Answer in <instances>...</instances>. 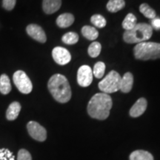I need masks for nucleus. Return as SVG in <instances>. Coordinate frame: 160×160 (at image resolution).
<instances>
[{"mask_svg": "<svg viewBox=\"0 0 160 160\" xmlns=\"http://www.w3.org/2000/svg\"><path fill=\"white\" fill-rule=\"evenodd\" d=\"M113 102L110 95L105 93H97L88 105V113L93 119L105 120L109 117Z\"/></svg>", "mask_w": 160, "mask_h": 160, "instance_id": "obj_1", "label": "nucleus"}, {"mask_svg": "<svg viewBox=\"0 0 160 160\" xmlns=\"http://www.w3.org/2000/svg\"><path fill=\"white\" fill-rule=\"evenodd\" d=\"M48 88L52 97L60 103H66L71 98V89L67 78L62 74H54L50 78Z\"/></svg>", "mask_w": 160, "mask_h": 160, "instance_id": "obj_2", "label": "nucleus"}, {"mask_svg": "<svg viewBox=\"0 0 160 160\" xmlns=\"http://www.w3.org/2000/svg\"><path fill=\"white\" fill-rule=\"evenodd\" d=\"M153 28L147 23H137L133 28L125 31L123 34V39L128 44L141 43L147 41L152 37Z\"/></svg>", "mask_w": 160, "mask_h": 160, "instance_id": "obj_3", "label": "nucleus"}, {"mask_svg": "<svg viewBox=\"0 0 160 160\" xmlns=\"http://www.w3.org/2000/svg\"><path fill=\"white\" fill-rule=\"evenodd\" d=\"M133 54L137 59L144 61L160 59V43L143 42L137 44L133 48Z\"/></svg>", "mask_w": 160, "mask_h": 160, "instance_id": "obj_4", "label": "nucleus"}, {"mask_svg": "<svg viewBox=\"0 0 160 160\" xmlns=\"http://www.w3.org/2000/svg\"><path fill=\"white\" fill-rule=\"evenodd\" d=\"M122 77L117 71H111L104 79L99 82V88L102 93H112L120 90Z\"/></svg>", "mask_w": 160, "mask_h": 160, "instance_id": "obj_5", "label": "nucleus"}, {"mask_svg": "<svg viewBox=\"0 0 160 160\" xmlns=\"http://www.w3.org/2000/svg\"><path fill=\"white\" fill-rule=\"evenodd\" d=\"M13 80L17 88L22 93L28 94L33 90L31 79L23 71H16L13 76Z\"/></svg>", "mask_w": 160, "mask_h": 160, "instance_id": "obj_6", "label": "nucleus"}, {"mask_svg": "<svg viewBox=\"0 0 160 160\" xmlns=\"http://www.w3.org/2000/svg\"><path fill=\"white\" fill-rule=\"evenodd\" d=\"M27 129L30 136L39 142H44L47 138V131L41 125L34 121H31L28 123Z\"/></svg>", "mask_w": 160, "mask_h": 160, "instance_id": "obj_7", "label": "nucleus"}, {"mask_svg": "<svg viewBox=\"0 0 160 160\" xmlns=\"http://www.w3.org/2000/svg\"><path fill=\"white\" fill-rule=\"evenodd\" d=\"M93 71L88 65H82L77 72V82L81 87H88L93 81Z\"/></svg>", "mask_w": 160, "mask_h": 160, "instance_id": "obj_8", "label": "nucleus"}, {"mask_svg": "<svg viewBox=\"0 0 160 160\" xmlns=\"http://www.w3.org/2000/svg\"><path fill=\"white\" fill-rule=\"evenodd\" d=\"M52 57L56 62L60 65H67L71 60L70 52L62 47L54 48L52 51Z\"/></svg>", "mask_w": 160, "mask_h": 160, "instance_id": "obj_9", "label": "nucleus"}, {"mask_svg": "<svg viewBox=\"0 0 160 160\" xmlns=\"http://www.w3.org/2000/svg\"><path fill=\"white\" fill-rule=\"evenodd\" d=\"M26 31L31 38L41 43H45L47 40V37L44 30L39 25L36 24H31L26 28Z\"/></svg>", "mask_w": 160, "mask_h": 160, "instance_id": "obj_10", "label": "nucleus"}, {"mask_svg": "<svg viewBox=\"0 0 160 160\" xmlns=\"http://www.w3.org/2000/svg\"><path fill=\"white\" fill-rule=\"evenodd\" d=\"M148 106V102L145 98H140L136 102L134 105L132 106L130 110V115L131 117L136 118L142 115L146 111Z\"/></svg>", "mask_w": 160, "mask_h": 160, "instance_id": "obj_11", "label": "nucleus"}, {"mask_svg": "<svg viewBox=\"0 0 160 160\" xmlns=\"http://www.w3.org/2000/svg\"><path fill=\"white\" fill-rule=\"evenodd\" d=\"M62 5V0H43L42 9L46 14H52L59 11Z\"/></svg>", "mask_w": 160, "mask_h": 160, "instance_id": "obj_12", "label": "nucleus"}, {"mask_svg": "<svg viewBox=\"0 0 160 160\" xmlns=\"http://www.w3.org/2000/svg\"><path fill=\"white\" fill-rule=\"evenodd\" d=\"M133 84V76L130 72H127L121 79L120 91L122 93H128L131 91Z\"/></svg>", "mask_w": 160, "mask_h": 160, "instance_id": "obj_13", "label": "nucleus"}, {"mask_svg": "<svg viewBox=\"0 0 160 160\" xmlns=\"http://www.w3.org/2000/svg\"><path fill=\"white\" fill-rule=\"evenodd\" d=\"M74 22V17L69 13H62L57 19V25L61 28H66L73 25Z\"/></svg>", "mask_w": 160, "mask_h": 160, "instance_id": "obj_14", "label": "nucleus"}, {"mask_svg": "<svg viewBox=\"0 0 160 160\" xmlns=\"http://www.w3.org/2000/svg\"><path fill=\"white\" fill-rule=\"evenodd\" d=\"M21 105L18 102H13L9 105L8 108L6 111V118L8 120L13 121L18 117L19 112L21 111Z\"/></svg>", "mask_w": 160, "mask_h": 160, "instance_id": "obj_15", "label": "nucleus"}, {"mask_svg": "<svg viewBox=\"0 0 160 160\" xmlns=\"http://www.w3.org/2000/svg\"><path fill=\"white\" fill-rule=\"evenodd\" d=\"M130 160H153V157L149 152L143 150H137L131 153Z\"/></svg>", "mask_w": 160, "mask_h": 160, "instance_id": "obj_16", "label": "nucleus"}, {"mask_svg": "<svg viewBox=\"0 0 160 160\" xmlns=\"http://www.w3.org/2000/svg\"><path fill=\"white\" fill-rule=\"evenodd\" d=\"M11 84L8 76L2 74L0 77V93L3 95L8 94L11 91Z\"/></svg>", "mask_w": 160, "mask_h": 160, "instance_id": "obj_17", "label": "nucleus"}, {"mask_svg": "<svg viewBox=\"0 0 160 160\" xmlns=\"http://www.w3.org/2000/svg\"><path fill=\"white\" fill-rule=\"evenodd\" d=\"M82 33L84 37L87 39L91 40V41L97 39V37H99V32L95 28L92 27V26H84L82 28Z\"/></svg>", "mask_w": 160, "mask_h": 160, "instance_id": "obj_18", "label": "nucleus"}, {"mask_svg": "<svg viewBox=\"0 0 160 160\" xmlns=\"http://www.w3.org/2000/svg\"><path fill=\"white\" fill-rule=\"evenodd\" d=\"M125 6V0H109L107 4V9L111 13H116L124 8Z\"/></svg>", "mask_w": 160, "mask_h": 160, "instance_id": "obj_19", "label": "nucleus"}, {"mask_svg": "<svg viewBox=\"0 0 160 160\" xmlns=\"http://www.w3.org/2000/svg\"><path fill=\"white\" fill-rule=\"evenodd\" d=\"M137 24V17L133 13H128L122 22V28L125 31H130L135 27Z\"/></svg>", "mask_w": 160, "mask_h": 160, "instance_id": "obj_20", "label": "nucleus"}, {"mask_svg": "<svg viewBox=\"0 0 160 160\" xmlns=\"http://www.w3.org/2000/svg\"><path fill=\"white\" fill-rule=\"evenodd\" d=\"M139 11L142 14L145 16L146 18L150 19H153L156 18V11L152 8L151 7L148 5L146 3L142 4L141 5L139 6Z\"/></svg>", "mask_w": 160, "mask_h": 160, "instance_id": "obj_21", "label": "nucleus"}, {"mask_svg": "<svg viewBox=\"0 0 160 160\" xmlns=\"http://www.w3.org/2000/svg\"><path fill=\"white\" fill-rule=\"evenodd\" d=\"M62 41L66 45H74L79 41V35L75 32H68L62 36Z\"/></svg>", "mask_w": 160, "mask_h": 160, "instance_id": "obj_22", "label": "nucleus"}, {"mask_svg": "<svg viewBox=\"0 0 160 160\" xmlns=\"http://www.w3.org/2000/svg\"><path fill=\"white\" fill-rule=\"evenodd\" d=\"M93 71V75L97 79H101L105 74V65L102 62H98L95 64Z\"/></svg>", "mask_w": 160, "mask_h": 160, "instance_id": "obj_23", "label": "nucleus"}, {"mask_svg": "<svg viewBox=\"0 0 160 160\" xmlns=\"http://www.w3.org/2000/svg\"><path fill=\"white\" fill-rule=\"evenodd\" d=\"M102 50V46L99 42H93V43L91 44V45L88 47V54L91 57L95 58L97 57L100 54Z\"/></svg>", "mask_w": 160, "mask_h": 160, "instance_id": "obj_24", "label": "nucleus"}, {"mask_svg": "<svg viewBox=\"0 0 160 160\" xmlns=\"http://www.w3.org/2000/svg\"><path fill=\"white\" fill-rule=\"evenodd\" d=\"M91 22L93 25L96 26L97 28H102L105 27L106 24H107L105 17L99 14L92 16L91 18Z\"/></svg>", "mask_w": 160, "mask_h": 160, "instance_id": "obj_25", "label": "nucleus"}, {"mask_svg": "<svg viewBox=\"0 0 160 160\" xmlns=\"http://www.w3.org/2000/svg\"><path fill=\"white\" fill-rule=\"evenodd\" d=\"M0 160H15L13 153L7 148L0 149Z\"/></svg>", "mask_w": 160, "mask_h": 160, "instance_id": "obj_26", "label": "nucleus"}, {"mask_svg": "<svg viewBox=\"0 0 160 160\" xmlns=\"http://www.w3.org/2000/svg\"><path fill=\"white\" fill-rule=\"evenodd\" d=\"M17 160H32V157L27 150L21 149L18 152Z\"/></svg>", "mask_w": 160, "mask_h": 160, "instance_id": "obj_27", "label": "nucleus"}, {"mask_svg": "<svg viewBox=\"0 0 160 160\" xmlns=\"http://www.w3.org/2000/svg\"><path fill=\"white\" fill-rule=\"evenodd\" d=\"M17 0H2V7L7 11H12L14 8Z\"/></svg>", "mask_w": 160, "mask_h": 160, "instance_id": "obj_28", "label": "nucleus"}, {"mask_svg": "<svg viewBox=\"0 0 160 160\" xmlns=\"http://www.w3.org/2000/svg\"><path fill=\"white\" fill-rule=\"evenodd\" d=\"M151 27L152 28H154L156 30L160 29V19L159 18H154L151 19Z\"/></svg>", "mask_w": 160, "mask_h": 160, "instance_id": "obj_29", "label": "nucleus"}]
</instances>
